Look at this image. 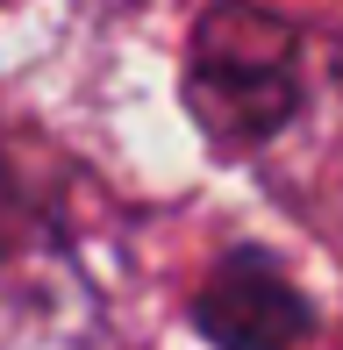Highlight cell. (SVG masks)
<instances>
[{
  "instance_id": "7a4b0ae2",
  "label": "cell",
  "mask_w": 343,
  "mask_h": 350,
  "mask_svg": "<svg viewBox=\"0 0 343 350\" xmlns=\"http://www.w3.org/2000/svg\"><path fill=\"white\" fill-rule=\"evenodd\" d=\"M193 322L215 350H293L315 329V308H307V293L293 286V272L272 250L243 243L193 293Z\"/></svg>"
},
{
  "instance_id": "6da1fadb",
  "label": "cell",
  "mask_w": 343,
  "mask_h": 350,
  "mask_svg": "<svg viewBox=\"0 0 343 350\" xmlns=\"http://www.w3.org/2000/svg\"><path fill=\"white\" fill-rule=\"evenodd\" d=\"M186 100L222 150H258L301 100V36L251 0L208 8L193 29Z\"/></svg>"
}]
</instances>
